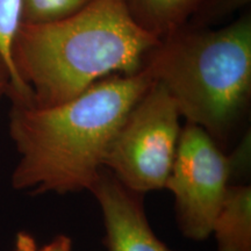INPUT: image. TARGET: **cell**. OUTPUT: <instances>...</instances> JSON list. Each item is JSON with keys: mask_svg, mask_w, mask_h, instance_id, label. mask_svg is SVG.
Wrapping results in <instances>:
<instances>
[{"mask_svg": "<svg viewBox=\"0 0 251 251\" xmlns=\"http://www.w3.org/2000/svg\"><path fill=\"white\" fill-rule=\"evenodd\" d=\"M152 83L143 69L109 76L51 107L12 102L9 135L20 156L14 190L33 196L90 191L115 134Z\"/></svg>", "mask_w": 251, "mask_h": 251, "instance_id": "1", "label": "cell"}, {"mask_svg": "<svg viewBox=\"0 0 251 251\" xmlns=\"http://www.w3.org/2000/svg\"><path fill=\"white\" fill-rule=\"evenodd\" d=\"M158 42L135 23L125 0H93L63 20L23 25L12 63L31 105L51 107L109 76L142 71Z\"/></svg>", "mask_w": 251, "mask_h": 251, "instance_id": "2", "label": "cell"}, {"mask_svg": "<svg viewBox=\"0 0 251 251\" xmlns=\"http://www.w3.org/2000/svg\"><path fill=\"white\" fill-rule=\"evenodd\" d=\"M143 69L165 87L181 118L224 149L250 103V14L222 28L184 27L163 37Z\"/></svg>", "mask_w": 251, "mask_h": 251, "instance_id": "3", "label": "cell"}, {"mask_svg": "<svg viewBox=\"0 0 251 251\" xmlns=\"http://www.w3.org/2000/svg\"><path fill=\"white\" fill-rule=\"evenodd\" d=\"M249 153V133L236 151L226 155L201 127L190 122L183 126L164 188L174 194L176 220L185 237L203 241L211 236L229 180L238 168H247Z\"/></svg>", "mask_w": 251, "mask_h": 251, "instance_id": "4", "label": "cell"}, {"mask_svg": "<svg viewBox=\"0 0 251 251\" xmlns=\"http://www.w3.org/2000/svg\"><path fill=\"white\" fill-rule=\"evenodd\" d=\"M180 119L174 98L153 80L115 134L103 168L143 196L164 188L183 129Z\"/></svg>", "mask_w": 251, "mask_h": 251, "instance_id": "5", "label": "cell"}, {"mask_svg": "<svg viewBox=\"0 0 251 251\" xmlns=\"http://www.w3.org/2000/svg\"><path fill=\"white\" fill-rule=\"evenodd\" d=\"M90 192L101 209L106 251H175L150 227L143 194L124 186L105 168Z\"/></svg>", "mask_w": 251, "mask_h": 251, "instance_id": "6", "label": "cell"}, {"mask_svg": "<svg viewBox=\"0 0 251 251\" xmlns=\"http://www.w3.org/2000/svg\"><path fill=\"white\" fill-rule=\"evenodd\" d=\"M218 251H251V187L229 185L212 228Z\"/></svg>", "mask_w": 251, "mask_h": 251, "instance_id": "7", "label": "cell"}, {"mask_svg": "<svg viewBox=\"0 0 251 251\" xmlns=\"http://www.w3.org/2000/svg\"><path fill=\"white\" fill-rule=\"evenodd\" d=\"M133 20L158 40L186 27L206 0H125Z\"/></svg>", "mask_w": 251, "mask_h": 251, "instance_id": "8", "label": "cell"}, {"mask_svg": "<svg viewBox=\"0 0 251 251\" xmlns=\"http://www.w3.org/2000/svg\"><path fill=\"white\" fill-rule=\"evenodd\" d=\"M24 0H0V54L12 71L8 96L12 102L31 105V92L21 83L12 63V48L18 31L23 26Z\"/></svg>", "mask_w": 251, "mask_h": 251, "instance_id": "9", "label": "cell"}, {"mask_svg": "<svg viewBox=\"0 0 251 251\" xmlns=\"http://www.w3.org/2000/svg\"><path fill=\"white\" fill-rule=\"evenodd\" d=\"M93 0H24L23 25L55 23L78 13Z\"/></svg>", "mask_w": 251, "mask_h": 251, "instance_id": "10", "label": "cell"}, {"mask_svg": "<svg viewBox=\"0 0 251 251\" xmlns=\"http://www.w3.org/2000/svg\"><path fill=\"white\" fill-rule=\"evenodd\" d=\"M249 2L250 0H206L191 19L193 21L192 27L205 28L207 25L218 23L222 18L230 15Z\"/></svg>", "mask_w": 251, "mask_h": 251, "instance_id": "11", "label": "cell"}, {"mask_svg": "<svg viewBox=\"0 0 251 251\" xmlns=\"http://www.w3.org/2000/svg\"><path fill=\"white\" fill-rule=\"evenodd\" d=\"M13 251H39L34 236L27 231H19L15 236Z\"/></svg>", "mask_w": 251, "mask_h": 251, "instance_id": "12", "label": "cell"}, {"mask_svg": "<svg viewBox=\"0 0 251 251\" xmlns=\"http://www.w3.org/2000/svg\"><path fill=\"white\" fill-rule=\"evenodd\" d=\"M39 251H74L72 240L67 235L59 234L52 238L49 243L45 244Z\"/></svg>", "mask_w": 251, "mask_h": 251, "instance_id": "13", "label": "cell"}, {"mask_svg": "<svg viewBox=\"0 0 251 251\" xmlns=\"http://www.w3.org/2000/svg\"><path fill=\"white\" fill-rule=\"evenodd\" d=\"M12 83V71L7 62L0 54V98L4 94H7Z\"/></svg>", "mask_w": 251, "mask_h": 251, "instance_id": "14", "label": "cell"}]
</instances>
